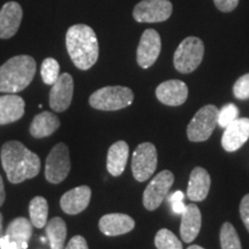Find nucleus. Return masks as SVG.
Wrapping results in <instances>:
<instances>
[{
  "mask_svg": "<svg viewBox=\"0 0 249 249\" xmlns=\"http://www.w3.org/2000/svg\"><path fill=\"white\" fill-rule=\"evenodd\" d=\"M0 157L2 169L9 182L21 183L38 176L40 170L39 157L24 147L21 142L13 140L4 143Z\"/></svg>",
  "mask_w": 249,
  "mask_h": 249,
  "instance_id": "1",
  "label": "nucleus"
},
{
  "mask_svg": "<svg viewBox=\"0 0 249 249\" xmlns=\"http://www.w3.org/2000/svg\"><path fill=\"white\" fill-rule=\"evenodd\" d=\"M66 48L71 61L79 70L88 71L98 60L97 36L87 24H75L67 30Z\"/></svg>",
  "mask_w": 249,
  "mask_h": 249,
  "instance_id": "2",
  "label": "nucleus"
},
{
  "mask_svg": "<svg viewBox=\"0 0 249 249\" xmlns=\"http://www.w3.org/2000/svg\"><path fill=\"white\" fill-rule=\"evenodd\" d=\"M36 74V61L30 55H15L0 66V92L17 93L30 85Z\"/></svg>",
  "mask_w": 249,
  "mask_h": 249,
  "instance_id": "3",
  "label": "nucleus"
},
{
  "mask_svg": "<svg viewBox=\"0 0 249 249\" xmlns=\"http://www.w3.org/2000/svg\"><path fill=\"white\" fill-rule=\"evenodd\" d=\"M134 101V92L127 87H104L90 96V107L101 111H118L129 107Z\"/></svg>",
  "mask_w": 249,
  "mask_h": 249,
  "instance_id": "4",
  "label": "nucleus"
},
{
  "mask_svg": "<svg viewBox=\"0 0 249 249\" xmlns=\"http://www.w3.org/2000/svg\"><path fill=\"white\" fill-rule=\"evenodd\" d=\"M203 55V42L197 37H187L174 52V67L180 73L189 74L200 66Z\"/></svg>",
  "mask_w": 249,
  "mask_h": 249,
  "instance_id": "5",
  "label": "nucleus"
},
{
  "mask_svg": "<svg viewBox=\"0 0 249 249\" xmlns=\"http://www.w3.org/2000/svg\"><path fill=\"white\" fill-rule=\"evenodd\" d=\"M219 110L214 105H205L196 112L187 127V136L192 142H203L210 138L218 124Z\"/></svg>",
  "mask_w": 249,
  "mask_h": 249,
  "instance_id": "6",
  "label": "nucleus"
},
{
  "mask_svg": "<svg viewBox=\"0 0 249 249\" xmlns=\"http://www.w3.org/2000/svg\"><path fill=\"white\" fill-rule=\"evenodd\" d=\"M70 150L65 143L55 144L46 158L45 179L50 183L58 185L67 178L71 172Z\"/></svg>",
  "mask_w": 249,
  "mask_h": 249,
  "instance_id": "7",
  "label": "nucleus"
},
{
  "mask_svg": "<svg viewBox=\"0 0 249 249\" xmlns=\"http://www.w3.org/2000/svg\"><path fill=\"white\" fill-rule=\"evenodd\" d=\"M157 149L152 143L144 142L136 147L133 154L132 171L139 182L147 181L157 169Z\"/></svg>",
  "mask_w": 249,
  "mask_h": 249,
  "instance_id": "8",
  "label": "nucleus"
},
{
  "mask_svg": "<svg viewBox=\"0 0 249 249\" xmlns=\"http://www.w3.org/2000/svg\"><path fill=\"white\" fill-rule=\"evenodd\" d=\"M174 182L173 173L169 170L161 171L149 182L143 193V205L149 211H154L160 208L163 201L169 194L170 188Z\"/></svg>",
  "mask_w": 249,
  "mask_h": 249,
  "instance_id": "9",
  "label": "nucleus"
},
{
  "mask_svg": "<svg viewBox=\"0 0 249 249\" xmlns=\"http://www.w3.org/2000/svg\"><path fill=\"white\" fill-rule=\"evenodd\" d=\"M172 11V2L169 0H142L134 8L133 17L142 23L163 22L171 17Z\"/></svg>",
  "mask_w": 249,
  "mask_h": 249,
  "instance_id": "10",
  "label": "nucleus"
},
{
  "mask_svg": "<svg viewBox=\"0 0 249 249\" xmlns=\"http://www.w3.org/2000/svg\"><path fill=\"white\" fill-rule=\"evenodd\" d=\"M160 50L161 40L160 34L154 29L145 30L142 34L138 46V52H136V60L140 67H151L160 57Z\"/></svg>",
  "mask_w": 249,
  "mask_h": 249,
  "instance_id": "11",
  "label": "nucleus"
},
{
  "mask_svg": "<svg viewBox=\"0 0 249 249\" xmlns=\"http://www.w3.org/2000/svg\"><path fill=\"white\" fill-rule=\"evenodd\" d=\"M74 92V81L71 74H60L50 91V107L54 112H64L70 107Z\"/></svg>",
  "mask_w": 249,
  "mask_h": 249,
  "instance_id": "12",
  "label": "nucleus"
},
{
  "mask_svg": "<svg viewBox=\"0 0 249 249\" xmlns=\"http://www.w3.org/2000/svg\"><path fill=\"white\" fill-rule=\"evenodd\" d=\"M249 139V119L238 118L225 128L222 136V145L226 151L239 150Z\"/></svg>",
  "mask_w": 249,
  "mask_h": 249,
  "instance_id": "13",
  "label": "nucleus"
},
{
  "mask_svg": "<svg viewBox=\"0 0 249 249\" xmlns=\"http://www.w3.org/2000/svg\"><path fill=\"white\" fill-rule=\"evenodd\" d=\"M158 101L169 107H179L187 101L188 88L180 80H169L160 83L156 89Z\"/></svg>",
  "mask_w": 249,
  "mask_h": 249,
  "instance_id": "14",
  "label": "nucleus"
},
{
  "mask_svg": "<svg viewBox=\"0 0 249 249\" xmlns=\"http://www.w3.org/2000/svg\"><path fill=\"white\" fill-rule=\"evenodd\" d=\"M22 7L17 1H8L0 9V38H12L22 20Z\"/></svg>",
  "mask_w": 249,
  "mask_h": 249,
  "instance_id": "15",
  "label": "nucleus"
},
{
  "mask_svg": "<svg viewBox=\"0 0 249 249\" xmlns=\"http://www.w3.org/2000/svg\"><path fill=\"white\" fill-rule=\"evenodd\" d=\"M91 200V189L88 186H79L65 193L60 198V207L67 214H79L88 208Z\"/></svg>",
  "mask_w": 249,
  "mask_h": 249,
  "instance_id": "16",
  "label": "nucleus"
},
{
  "mask_svg": "<svg viewBox=\"0 0 249 249\" xmlns=\"http://www.w3.org/2000/svg\"><path fill=\"white\" fill-rule=\"evenodd\" d=\"M98 227L107 236H118L133 231L135 222L128 214L107 213L99 219Z\"/></svg>",
  "mask_w": 249,
  "mask_h": 249,
  "instance_id": "17",
  "label": "nucleus"
},
{
  "mask_svg": "<svg viewBox=\"0 0 249 249\" xmlns=\"http://www.w3.org/2000/svg\"><path fill=\"white\" fill-rule=\"evenodd\" d=\"M202 225L201 211L197 205L188 204L181 213V225H180V235L187 244L193 242L198 235Z\"/></svg>",
  "mask_w": 249,
  "mask_h": 249,
  "instance_id": "18",
  "label": "nucleus"
},
{
  "mask_svg": "<svg viewBox=\"0 0 249 249\" xmlns=\"http://www.w3.org/2000/svg\"><path fill=\"white\" fill-rule=\"evenodd\" d=\"M211 185L209 173L203 167H195L189 177L187 196L193 202H201L207 198Z\"/></svg>",
  "mask_w": 249,
  "mask_h": 249,
  "instance_id": "19",
  "label": "nucleus"
},
{
  "mask_svg": "<svg viewBox=\"0 0 249 249\" xmlns=\"http://www.w3.org/2000/svg\"><path fill=\"white\" fill-rule=\"evenodd\" d=\"M33 224L24 217H18L8 224L4 234L8 240L17 246L18 249H27L33 235Z\"/></svg>",
  "mask_w": 249,
  "mask_h": 249,
  "instance_id": "20",
  "label": "nucleus"
},
{
  "mask_svg": "<svg viewBox=\"0 0 249 249\" xmlns=\"http://www.w3.org/2000/svg\"><path fill=\"white\" fill-rule=\"evenodd\" d=\"M24 101L18 95L0 96V124L20 120L24 114Z\"/></svg>",
  "mask_w": 249,
  "mask_h": 249,
  "instance_id": "21",
  "label": "nucleus"
},
{
  "mask_svg": "<svg viewBox=\"0 0 249 249\" xmlns=\"http://www.w3.org/2000/svg\"><path fill=\"white\" fill-rule=\"evenodd\" d=\"M59 127H60V120L57 114L44 111L34 118L29 127V132L33 138L44 139L52 135Z\"/></svg>",
  "mask_w": 249,
  "mask_h": 249,
  "instance_id": "22",
  "label": "nucleus"
},
{
  "mask_svg": "<svg viewBox=\"0 0 249 249\" xmlns=\"http://www.w3.org/2000/svg\"><path fill=\"white\" fill-rule=\"evenodd\" d=\"M129 147L124 141H118L111 145L107 151V167L108 173L113 177L123 174L128 160Z\"/></svg>",
  "mask_w": 249,
  "mask_h": 249,
  "instance_id": "23",
  "label": "nucleus"
},
{
  "mask_svg": "<svg viewBox=\"0 0 249 249\" xmlns=\"http://www.w3.org/2000/svg\"><path fill=\"white\" fill-rule=\"evenodd\" d=\"M45 233L51 249H65L67 226L62 218L54 217L49 220L45 225Z\"/></svg>",
  "mask_w": 249,
  "mask_h": 249,
  "instance_id": "24",
  "label": "nucleus"
},
{
  "mask_svg": "<svg viewBox=\"0 0 249 249\" xmlns=\"http://www.w3.org/2000/svg\"><path fill=\"white\" fill-rule=\"evenodd\" d=\"M49 204L43 196H36L29 203L30 222L37 229H43L48 223Z\"/></svg>",
  "mask_w": 249,
  "mask_h": 249,
  "instance_id": "25",
  "label": "nucleus"
},
{
  "mask_svg": "<svg viewBox=\"0 0 249 249\" xmlns=\"http://www.w3.org/2000/svg\"><path fill=\"white\" fill-rule=\"evenodd\" d=\"M220 246L222 249H241L240 239L231 223H224L220 229Z\"/></svg>",
  "mask_w": 249,
  "mask_h": 249,
  "instance_id": "26",
  "label": "nucleus"
},
{
  "mask_svg": "<svg viewBox=\"0 0 249 249\" xmlns=\"http://www.w3.org/2000/svg\"><path fill=\"white\" fill-rule=\"evenodd\" d=\"M155 245L157 249H182L181 241L167 229H161L156 233Z\"/></svg>",
  "mask_w": 249,
  "mask_h": 249,
  "instance_id": "27",
  "label": "nucleus"
},
{
  "mask_svg": "<svg viewBox=\"0 0 249 249\" xmlns=\"http://www.w3.org/2000/svg\"><path fill=\"white\" fill-rule=\"evenodd\" d=\"M40 75L45 85L53 86L58 77L60 76V66L53 58H46L40 67Z\"/></svg>",
  "mask_w": 249,
  "mask_h": 249,
  "instance_id": "28",
  "label": "nucleus"
},
{
  "mask_svg": "<svg viewBox=\"0 0 249 249\" xmlns=\"http://www.w3.org/2000/svg\"><path fill=\"white\" fill-rule=\"evenodd\" d=\"M239 116V108L235 107L234 104H226L225 107L219 110V114H218V124L222 128H226L230 124L233 123L235 119H238Z\"/></svg>",
  "mask_w": 249,
  "mask_h": 249,
  "instance_id": "29",
  "label": "nucleus"
},
{
  "mask_svg": "<svg viewBox=\"0 0 249 249\" xmlns=\"http://www.w3.org/2000/svg\"><path fill=\"white\" fill-rule=\"evenodd\" d=\"M233 93L234 97L241 101L249 99V73L245 74L235 81L233 86Z\"/></svg>",
  "mask_w": 249,
  "mask_h": 249,
  "instance_id": "30",
  "label": "nucleus"
},
{
  "mask_svg": "<svg viewBox=\"0 0 249 249\" xmlns=\"http://www.w3.org/2000/svg\"><path fill=\"white\" fill-rule=\"evenodd\" d=\"M239 211H240V217L244 222L246 229L249 232V194L245 195L240 202V207H239Z\"/></svg>",
  "mask_w": 249,
  "mask_h": 249,
  "instance_id": "31",
  "label": "nucleus"
},
{
  "mask_svg": "<svg viewBox=\"0 0 249 249\" xmlns=\"http://www.w3.org/2000/svg\"><path fill=\"white\" fill-rule=\"evenodd\" d=\"M213 2L219 11L229 13V12L234 11L236 8V6L239 4V0H213Z\"/></svg>",
  "mask_w": 249,
  "mask_h": 249,
  "instance_id": "32",
  "label": "nucleus"
},
{
  "mask_svg": "<svg viewBox=\"0 0 249 249\" xmlns=\"http://www.w3.org/2000/svg\"><path fill=\"white\" fill-rule=\"evenodd\" d=\"M65 249H89L87 240L82 235H74Z\"/></svg>",
  "mask_w": 249,
  "mask_h": 249,
  "instance_id": "33",
  "label": "nucleus"
},
{
  "mask_svg": "<svg viewBox=\"0 0 249 249\" xmlns=\"http://www.w3.org/2000/svg\"><path fill=\"white\" fill-rule=\"evenodd\" d=\"M0 249H18V247L13 242L9 241L7 236L4 234L1 236V239H0Z\"/></svg>",
  "mask_w": 249,
  "mask_h": 249,
  "instance_id": "34",
  "label": "nucleus"
},
{
  "mask_svg": "<svg viewBox=\"0 0 249 249\" xmlns=\"http://www.w3.org/2000/svg\"><path fill=\"white\" fill-rule=\"evenodd\" d=\"M171 207H172L173 213H180V214H181L183 211H185V209H186V204L183 203V201L173 202V203H171Z\"/></svg>",
  "mask_w": 249,
  "mask_h": 249,
  "instance_id": "35",
  "label": "nucleus"
},
{
  "mask_svg": "<svg viewBox=\"0 0 249 249\" xmlns=\"http://www.w3.org/2000/svg\"><path fill=\"white\" fill-rule=\"evenodd\" d=\"M183 198H185V194H183L182 192H174L173 194L170 195L169 197V201L170 203H173V202H178V201H183Z\"/></svg>",
  "mask_w": 249,
  "mask_h": 249,
  "instance_id": "36",
  "label": "nucleus"
},
{
  "mask_svg": "<svg viewBox=\"0 0 249 249\" xmlns=\"http://www.w3.org/2000/svg\"><path fill=\"white\" fill-rule=\"evenodd\" d=\"M6 198V193H5V186H4V181H2L1 176H0V207L4 204Z\"/></svg>",
  "mask_w": 249,
  "mask_h": 249,
  "instance_id": "37",
  "label": "nucleus"
},
{
  "mask_svg": "<svg viewBox=\"0 0 249 249\" xmlns=\"http://www.w3.org/2000/svg\"><path fill=\"white\" fill-rule=\"evenodd\" d=\"M4 235V229H2V214L0 213V239Z\"/></svg>",
  "mask_w": 249,
  "mask_h": 249,
  "instance_id": "38",
  "label": "nucleus"
},
{
  "mask_svg": "<svg viewBox=\"0 0 249 249\" xmlns=\"http://www.w3.org/2000/svg\"><path fill=\"white\" fill-rule=\"evenodd\" d=\"M187 249H204L203 247H201V246H197V245H193V246H189Z\"/></svg>",
  "mask_w": 249,
  "mask_h": 249,
  "instance_id": "39",
  "label": "nucleus"
}]
</instances>
